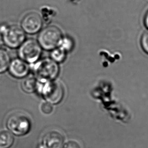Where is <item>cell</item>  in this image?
I'll return each instance as SVG.
<instances>
[{
	"label": "cell",
	"mask_w": 148,
	"mask_h": 148,
	"mask_svg": "<svg viewBox=\"0 0 148 148\" xmlns=\"http://www.w3.org/2000/svg\"><path fill=\"white\" fill-rule=\"evenodd\" d=\"M0 34L5 44L11 48H16L24 42L25 34L22 27L17 25H0Z\"/></svg>",
	"instance_id": "6da1fadb"
},
{
	"label": "cell",
	"mask_w": 148,
	"mask_h": 148,
	"mask_svg": "<svg viewBox=\"0 0 148 148\" xmlns=\"http://www.w3.org/2000/svg\"><path fill=\"white\" fill-rule=\"evenodd\" d=\"M7 126L13 134L21 136L29 132L31 122L26 114L23 112H17L9 116L7 121Z\"/></svg>",
	"instance_id": "7a4b0ae2"
},
{
	"label": "cell",
	"mask_w": 148,
	"mask_h": 148,
	"mask_svg": "<svg viewBox=\"0 0 148 148\" xmlns=\"http://www.w3.org/2000/svg\"><path fill=\"white\" fill-rule=\"evenodd\" d=\"M62 33L55 26H50L43 29L38 36L40 47L47 50H53L60 45L62 40Z\"/></svg>",
	"instance_id": "3957f363"
},
{
	"label": "cell",
	"mask_w": 148,
	"mask_h": 148,
	"mask_svg": "<svg viewBox=\"0 0 148 148\" xmlns=\"http://www.w3.org/2000/svg\"><path fill=\"white\" fill-rule=\"evenodd\" d=\"M38 88L42 93L47 101L52 104L59 103L62 100L64 95V90L61 84L58 82L46 80L44 84H40Z\"/></svg>",
	"instance_id": "277c9868"
},
{
	"label": "cell",
	"mask_w": 148,
	"mask_h": 148,
	"mask_svg": "<svg viewBox=\"0 0 148 148\" xmlns=\"http://www.w3.org/2000/svg\"><path fill=\"white\" fill-rule=\"evenodd\" d=\"M36 74L42 80H52L56 78L59 73V67L56 62L46 59L41 61L35 66Z\"/></svg>",
	"instance_id": "5b68a950"
},
{
	"label": "cell",
	"mask_w": 148,
	"mask_h": 148,
	"mask_svg": "<svg viewBox=\"0 0 148 148\" xmlns=\"http://www.w3.org/2000/svg\"><path fill=\"white\" fill-rule=\"evenodd\" d=\"M41 54V47L38 42L29 40L22 44L19 50V55L22 60L28 63L38 60Z\"/></svg>",
	"instance_id": "8992f818"
},
{
	"label": "cell",
	"mask_w": 148,
	"mask_h": 148,
	"mask_svg": "<svg viewBox=\"0 0 148 148\" xmlns=\"http://www.w3.org/2000/svg\"><path fill=\"white\" fill-rule=\"evenodd\" d=\"M42 18L39 14L31 12L26 14L21 21V27L24 32L34 34L38 32L42 26Z\"/></svg>",
	"instance_id": "52a82bcc"
},
{
	"label": "cell",
	"mask_w": 148,
	"mask_h": 148,
	"mask_svg": "<svg viewBox=\"0 0 148 148\" xmlns=\"http://www.w3.org/2000/svg\"><path fill=\"white\" fill-rule=\"evenodd\" d=\"M64 137L61 132L52 130L47 132L43 136L39 148H62Z\"/></svg>",
	"instance_id": "ba28073f"
},
{
	"label": "cell",
	"mask_w": 148,
	"mask_h": 148,
	"mask_svg": "<svg viewBox=\"0 0 148 148\" xmlns=\"http://www.w3.org/2000/svg\"><path fill=\"white\" fill-rule=\"evenodd\" d=\"M9 71L14 77L22 78L28 74L29 67L27 63L22 59H15L10 63Z\"/></svg>",
	"instance_id": "9c48e42d"
},
{
	"label": "cell",
	"mask_w": 148,
	"mask_h": 148,
	"mask_svg": "<svg viewBox=\"0 0 148 148\" xmlns=\"http://www.w3.org/2000/svg\"><path fill=\"white\" fill-rule=\"evenodd\" d=\"M14 142V138L10 132H0V148H9Z\"/></svg>",
	"instance_id": "30bf717a"
},
{
	"label": "cell",
	"mask_w": 148,
	"mask_h": 148,
	"mask_svg": "<svg viewBox=\"0 0 148 148\" xmlns=\"http://www.w3.org/2000/svg\"><path fill=\"white\" fill-rule=\"evenodd\" d=\"M38 82L34 77H28L22 82L21 86L24 92L28 93L34 92L38 88Z\"/></svg>",
	"instance_id": "8fae6325"
},
{
	"label": "cell",
	"mask_w": 148,
	"mask_h": 148,
	"mask_svg": "<svg viewBox=\"0 0 148 148\" xmlns=\"http://www.w3.org/2000/svg\"><path fill=\"white\" fill-rule=\"evenodd\" d=\"M10 64V57L6 50L0 49V73L7 70Z\"/></svg>",
	"instance_id": "7c38bea8"
},
{
	"label": "cell",
	"mask_w": 148,
	"mask_h": 148,
	"mask_svg": "<svg viewBox=\"0 0 148 148\" xmlns=\"http://www.w3.org/2000/svg\"><path fill=\"white\" fill-rule=\"evenodd\" d=\"M66 56L65 51L61 48L54 49L52 53V57L55 62H61L64 61Z\"/></svg>",
	"instance_id": "4fadbf2b"
},
{
	"label": "cell",
	"mask_w": 148,
	"mask_h": 148,
	"mask_svg": "<svg viewBox=\"0 0 148 148\" xmlns=\"http://www.w3.org/2000/svg\"><path fill=\"white\" fill-rule=\"evenodd\" d=\"M60 48L63 49V50L66 51L70 50L72 47V42L69 38H63L61 41L60 44Z\"/></svg>",
	"instance_id": "5bb4252c"
},
{
	"label": "cell",
	"mask_w": 148,
	"mask_h": 148,
	"mask_svg": "<svg viewBox=\"0 0 148 148\" xmlns=\"http://www.w3.org/2000/svg\"><path fill=\"white\" fill-rule=\"evenodd\" d=\"M140 44L143 50L148 54V32L143 34L140 40Z\"/></svg>",
	"instance_id": "9a60e30c"
},
{
	"label": "cell",
	"mask_w": 148,
	"mask_h": 148,
	"mask_svg": "<svg viewBox=\"0 0 148 148\" xmlns=\"http://www.w3.org/2000/svg\"><path fill=\"white\" fill-rule=\"evenodd\" d=\"M41 110L44 114H49L52 113L53 110L52 104L49 102H45L42 104Z\"/></svg>",
	"instance_id": "2e32d148"
},
{
	"label": "cell",
	"mask_w": 148,
	"mask_h": 148,
	"mask_svg": "<svg viewBox=\"0 0 148 148\" xmlns=\"http://www.w3.org/2000/svg\"><path fill=\"white\" fill-rule=\"evenodd\" d=\"M62 148H80L79 145L77 142L74 140H70L66 143Z\"/></svg>",
	"instance_id": "e0dca14e"
},
{
	"label": "cell",
	"mask_w": 148,
	"mask_h": 148,
	"mask_svg": "<svg viewBox=\"0 0 148 148\" xmlns=\"http://www.w3.org/2000/svg\"><path fill=\"white\" fill-rule=\"evenodd\" d=\"M144 23L146 27L148 29V11L145 17Z\"/></svg>",
	"instance_id": "ac0fdd59"
}]
</instances>
